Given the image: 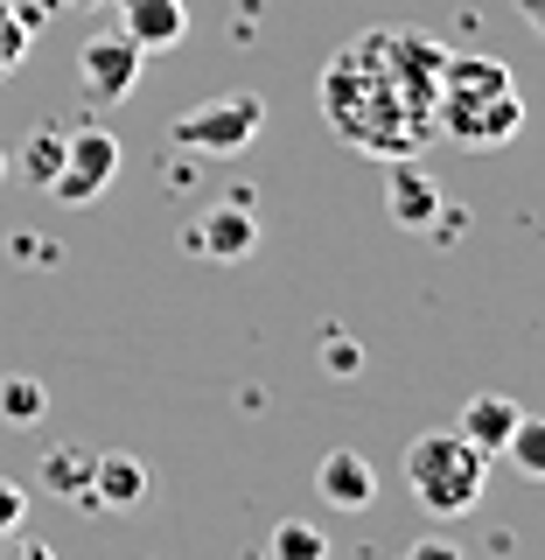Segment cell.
<instances>
[{
	"mask_svg": "<svg viewBox=\"0 0 545 560\" xmlns=\"http://www.w3.org/2000/svg\"><path fill=\"white\" fill-rule=\"evenodd\" d=\"M406 483H413L419 512H434V518H469V512L483 504L489 455H476L454 428L413 434V442H406Z\"/></svg>",
	"mask_w": 545,
	"mask_h": 560,
	"instance_id": "1",
	"label": "cell"
},
{
	"mask_svg": "<svg viewBox=\"0 0 545 560\" xmlns=\"http://www.w3.org/2000/svg\"><path fill=\"white\" fill-rule=\"evenodd\" d=\"M259 127H266V98L259 92H217V98L189 105V113H175L168 140L175 148H197V154H238L259 140Z\"/></svg>",
	"mask_w": 545,
	"mask_h": 560,
	"instance_id": "2",
	"label": "cell"
},
{
	"mask_svg": "<svg viewBox=\"0 0 545 560\" xmlns=\"http://www.w3.org/2000/svg\"><path fill=\"white\" fill-rule=\"evenodd\" d=\"M524 127V98L497 92V98H448L434 92V133H448L454 148H503Z\"/></svg>",
	"mask_w": 545,
	"mask_h": 560,
	"instance_id": "3",
	"label": "cell"
},
{
	"mask_svg": "<svg viewBox=\"0 0 545 560\" xmlns=\"http://www.w3.org/2000/svg\"><path fill=\"white\" fill-rule=\"evenodd\" d=\"M140 70H147V57H140L119 28L92 35V43L78 49V84H84V98H92L98 113H112V105H127L140 92Z\"/></svg>",
	"mask_w": 545,
	"mask_h": 560,
	"instance_id": "4",
	"label": "cell"
},
{
	"mask_svg": "<svg viewBox=\"0 0 545 560\" xmlns=\"http://www.w3.org/2000/svg\"><path fill=\"white\" fill-rule=\"evenodd\" d=\"M112 175H119V140L105 133V127H78V133H70V148H63V168H57V183H49V197L78 210V203L105 197Z\"/></svg>",
	"mask_w": 545,
	"mask_h": 560,
	"instance_id": "5",
	"label": "cell"
},
{
	"mask_svg": "<svg viewBox=\"0 0 545 560\" xmlns=\"http://www.w3.org/2000/svg\"><path fill=\"white\" fill-rule=\"evenodd\" d=\"M384 210H392L399 232H434V218H441V183H434L413 154H399V162L384 168Z\"/></svg>",
	"mask_w": 545,
	"mask_h": 560,
	"instance_id": "6",
	"label": "cell"
},
{
	"mask_svg": "<svg viewBox=\"0 0 545 560\" xmlns=\"http://www.w3.org/2000/svg\"><path fill=\"white\" fill-rule=\"evenodd\" d=\"M315 498L329 512H371L378 504V469L364 463V448H329L315 463Z\"/></svg>",
	"mask_w": 545,
	"mask_h": 560,
	"instance_id": "7",
	"label": "cell"
},
{
	"mask_svg": "<svg viewBox=\"0 0 545 560\" xmlns=\"http://www.w3.org/2000/svg\"><path fill=\"white\" fill-rule=\"evenodd\" d=\"M259 245V218H252V197H224L217 210H203L189 224V253L203 259H245Z\"/></svg>",
	"mask_w": 545,
	"mask_h": 560,
	"instance_id": "8",
	"label": "cell"
},
{
	"mask_svg": "<svg viewBox=\"0 0 545 560\" xmlns=\"http://www.w3.org/2000/svg\"><path fill=\"white\" fill-rule=\"evenodd\" d=\"M119 35H127L140 57L175 49L189 35V8H182V0H119Z\"/></svg>",
	"mask_w": 545,
	"mask_h": 560,
	"instance_id": "9",
	"label": "cell"
},
{
	"mask_svg": "<svg viewBox=\"0 0 545 560\" xmlns=\"http://www.w3.org/2000/svg\"><path fill=\"white\" fill-rule=\"evenodd\" d=\"M518 399L511 393H469L462 399V420H454V434H462L476 455H503V442H511V428H518Z\"/></svg>",
	"mask_w": 545,
	"mask_h": 560,
	"instance_id": "10",
	"label": "cell"
},
{
	"mask_svg": "<svg viewBox=\"0 0 545 560\" xmlns=\"http://www.w3.org/2000/svg\"><path fill=\"white\" fill-rule=\"evenodd\" d=\"M147 498V469L133 455H98L92 469V490H84V512H133Z\"/></svg>",
	"mask_w": 545,
	"mask_h": 560,
	"instance_id": "11",
	"label": "cell"
},
{
	"mask_svg": "<svg viewBox=\"0 0 545 560\" xmlns=\"http://www.w3.org/2000/svg\"><path fill=\"white\" fill-rule=\"evenodd\" d=\"M92 469H98V448H84V442H57V448H43V469H35V483H43L49 498L84 504V490H92Z\"/></svg>",
	"mask_w": 545,
	"mask_h": 560,
	"instance_id": "12",
	"label": "cell"
},
{
	"mask_svg": "<svg viewBox=\"0 0 545 560\" xmlns=\"http://www.w3.org/2000/svg\"><path fill=\"white\" fill-rule=\"evenodd\" d=\"M441 92L448 98H497V92H518L511 84V63L503 57H441Z\"/></svg>",
	"mask_w": 545,
	"mask_h": 560,
	"instance_id": "13",
	"label": "cell"
},
{
	"mask_svg": "<svg viewBox=\"0 0 545 560\" xmlns=\"http://www.w3.org/2000/svg\"><path fill=\"white\" fill-rule=\"evenodd\" d=\"M43 413H49V385L43 378H28V372L0 378V420H8V428H35Z\"/></svg>",
	"mask_w": 545,
	"mask_h": 560,
	"instance_id": "14",
	"label": "cell"
},
{
	"mask_svg": "<svg viewBox=\"0 0 545 560\" xmlns=\"http://www.w3.org/2000/svg\"><path fill=\"white\" fill-rule=\"evenodd\" d=\"M266 560H329V533L308 518H280L266 533Z\"/></svg>",
	"mask_w": 545,
	"mask_h": 560,
	"instance_id": "15",
	"label": "cell"
},
{
	"mask_svg": "<svg viewBox=\"0 0 545 560\" xmlns=\"http://www.w3.org/2000/svg\"><path fill=\"white\" fill-rule=\"evenodd\" d=\"M503 463H511L518 477H532V483H545V420H538V413H518L511 442H503Z\"/></svg>",
	"mask_w": 545,
	"mask_h": 560,
	"instance_id": "16",
	"label": "cell"
},
{
	"mask_svg": "<svg viewBox=\"0 0 545 560\" xmlns=\"http://www.w3.org/2000/svg\"><path fill=\"white\" fill-rule=\"evenodd\" d=\"M63 148H70V133H63V127H35V133H28V148H22V175H28L35 189H49V183H57Z\"/></svg>",
	"mask_w": 545,
	"mask_h": 560,
	"instance_id": "17",
	"label": "cell"
},
{
	"mask_svg": "<svg viewBox=\"0 0 545 560\" xmlns=\"http://www.w3.org/2000/svg\"><path fill=\"white\" fill-rule=\"evenodd\" d=\"M28 49H35V22L14 0H0V78H14V70L28 63Z\"/></svg>",
	"mask_w": 545,
	"mask_h": 560,
	"instance_id": "18",
	"label": "cell"
},
{
	"mask_svg": "<svg viewBox=\"0 0 545 560\" xmlns=\"http://www.w3.org/2000/svg\"><path fill=\"white\" fill-rule=\"evenodd\" d=\"M322 372H329V378H357V372H364V350L349 343L343 329H329V337H322Z\"/></svg>",
	"mask_w": 545,
	"mask_h": 560,
	"instance_id": "19",
	"label": "cell"
},
{
	"mask_svg": "<svg viewBox=\"0 0 545 560\" xmlns=\"http://www.w3.org/2000/svg\"><path fill=\"white\" fill-rule=\"evenodd\" d=\"M22 518H28V490L0 477V539H14V533H22Z\"/></svg>",
	"mask_w": 545,
	"mask_h": 560,
	"instance_id": "20",
	"label": "cell"
},
{
	"mask_svg": "<svg viewBox=\"0 0 545 560\" xmlns=\"http://www.w3.org/2000/svg\"><path fill=\"white\" fill-rule=\"evenodd\" d=\"M406 560H469V553H462V547H448V539H419Z\"/></svg>",
	"mask_w": 545,
	"mask_h": 560,
	"instance_id": "21",
	"label": "cell"
},
{
	"mask_svg": "<svg viewBox=\"0 0 545 560\" xmlns=\"http://www.w3.org/2000/svg\"><path fill=\"white\" fill-rule=\"evenodd\" d=\"M8 560H57V547H49V539H14Z\"/></svg>",
	"mask_w": 545,
	"mask_h": 560,
	"instance_id": "22",
	"label": "cell"
},
{
	"mask_svg": "<svg viewBox=\"0 0 545 560\" xmlns=\"http://www.w3.org/2000/svg\"><path fill=\"white\" fill-rule=\"evenodd\" d=\"M518 14H524V28L545 35V0H518Z\"/></svg>",
	"mask_w": 545,
	"mask_h": 560,
	"instance_id": "23",
	"label": "cell"
},
{
	"mask_svg": "<svg viewBox=\"0 0 545 560\" xmlns=\"http://www.w3.org/2000/svg\"><path fill=\"white\" fill-rule=\"evenodd\" d=\"M0 183H8V148H0Z\"/></svg>",
	"mask_w": 545,
	"mask_h": 560,
	"instance_id": "24",
	"label": "cell"
}]
</instances>
